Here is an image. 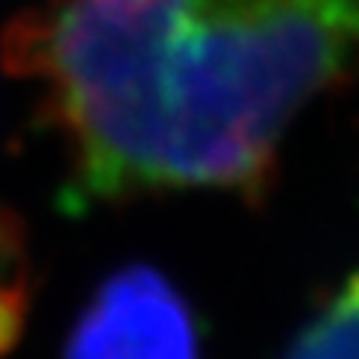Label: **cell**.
Listing matches in <instances>:
<instances>
[{
    "label": "cell",
    "instance_id": "4",
    "mask_svg": "<svg viewBox=\"0 0 359 359\" xmlns=\"http://www.w3.org/2000/svg\"><path fill=\"white\" fill-rule=\"evenodd\" d=\"M21 332V299L0 290V356H4Z\"/></svg>",
    "mask_w": 359,
    "mask_h": 359
},
{
    "label": "cell",
    "instance_id": "1",
    "mask_svg": "<svg viewBox=\"0 0 359 359\" xmlns=\"http://www.w3.org/2000/svg\"><path fill=\"white\" fill-rule=\"evenodd\" d=\"M72 195L261 192L314 96L359 72V0H36L4 33Z\"/></svg>",
    "mask_w": 359,
    "mask_h": 359
},
{
    "label": "cell",
    "instance_id": "2",
    "mask_svg": "<svg viewBox=\"0 0 359 359\" xmlns=\"http://www.w3.org/2000/svg\"><path fill=\"white\" fill-rule=\"evenodd\" d=\"M66 359H201L192 311L159 269L126 266L75 320Z\"/></svg>",
    "mask_w": 359,
    "mask_h": 359
},
{
    "label": "cell",
    "instance_id": "3",
    "mask_svg": "<svg viewBox=\"0 0 359 359\" xmlns=\"http://www.w3.org/2000/svg\"><path fill=\"white\" fill-rule=\"evenodd\" d=\"M290 359H359V273L311 323Z\"/></svg>",
    "mask_w": 359,
    "mask_h": 359
}]
</instances>
